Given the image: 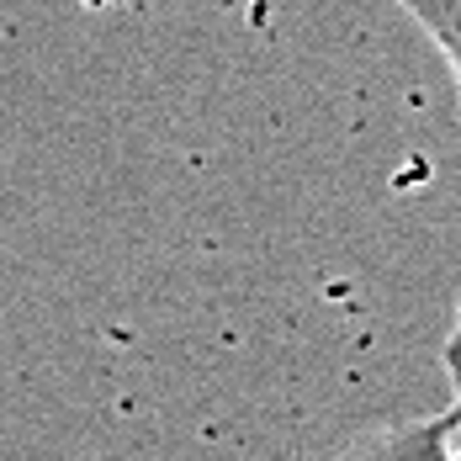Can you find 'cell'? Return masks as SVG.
Returning <instances> with one entry per match:
<instances>
[{
  "mask_svg": "<svg viewBox=\"0 0 461 461\" xmlns=\"http://www.w3.org/2000/svg\"><path fill=\"white\" fill-rule=\"evenodd\" d=\"M461 440V414L446 409V414L429 419H398V424H376V429H361L339 461H451Z\"/></svg>",
  "mask_w": 461,
  "mask_h": 461,
  "instance_id": "1",
  "label": "cell"
},
{
  "mask_svg": "<svg viewBox=\"0 0 461 461\" xmlns=\"http://www.w3.org/2000/svg\"><path fill=\"white\" fill-rule=\"evenodd\" d=\"M419 27L429 32V43L440 48L451 80H456V101H461V0H398Z\"/></svg>",
  "mask_w": 461,
  "mask_h": 461,
  "instance_id": "2",
  "label": "cell"
},
{
  "mask_svg": "<svg viewBox=\"0 0 461 461\" xmlns=\"http://www.w3.org/2000/svg\"><path fill=\"white\" fill-rule=\"evenodd\" d=\"M446 376H451V387H456V414H461V292H456V323H451V334H446Z\"/></svg>",
  "mask_w": 461,
  "mask_h": 461,
  "instance_id": "3",
  "label": "cell"
},
{
  "mask_svg": "<svg viewBox=\"0 0 461 461\" xmlns=\"http://www.w3.org/2000/svg\"><path fill=\"white\" fill-rule=\"evenodd\" d=\"M451 461H461V440H456V456H451Z\"/></svg>",
  "mask_w": 461,
  "mask_h": 461,
  "instance_id": "4",
  "label": "cell"
}]
</instances>
